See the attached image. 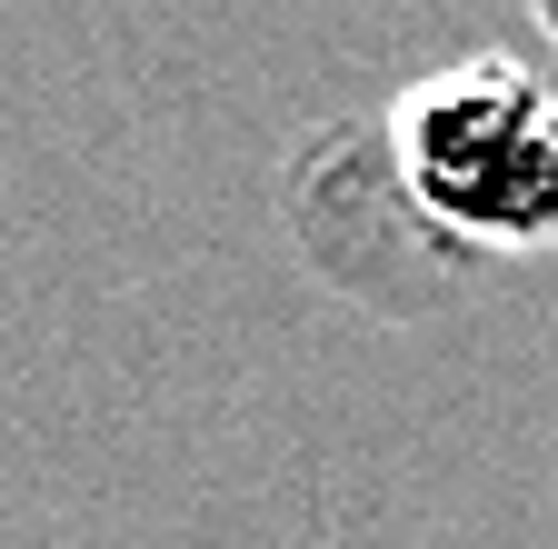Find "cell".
Wrapping results in <instances>:
<instances>
[{
  "label": "cell",
  "instance_id": "1",
  "mask_svg": "<svg viewBox=\"0 0 558 549\" xmlns=\"http://www.w3.org/2000/svg\"><path fill=\"white\" fill-rule=\"evenodd\" d=\"M379 160L429 240L558 250V91L509 50L449 60L379 110Z\"/></svg>",
  "mask_w": 558,
  "mask_h": 549
},
{
  "label": "cell",
  "instance_id": "2",
  "mask_svg": "<svg viewBox=\"0 0 558 549\" xmlns=\"http://www.w3.org/2000/svg\"><path fill=\"white\" fill-rule=\"evenodd\" d=\"M538 40H558V0H538Z\"/></svg>",
  "mask_w": 558,
  "mask_h": 549
}]
</instances>
